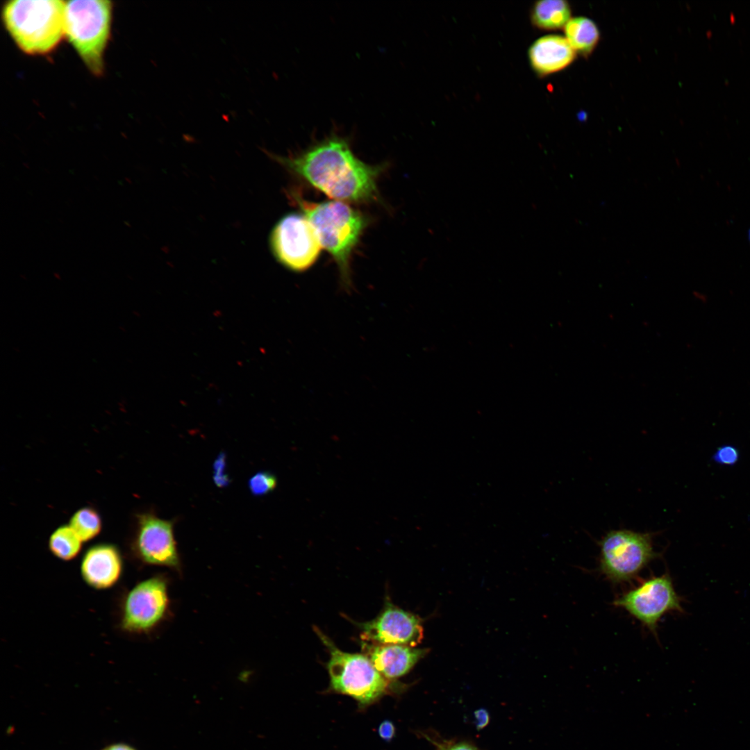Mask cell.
I'll use <instances>...</instances> for the list:
<instances>
[{
	"label": "cell",
	"mask_w": 750,
	"mask_h": 750,
	"mask_svg": "<svg viewBox=\"0 0 750 750\" xmlns=\"http://www.w3.org/2000/svg\"><path fill=\"white\" fill-rule=\"evenodd\" d=\"M476 728L481 729L489 722V714L484 709H479L474 712Z\"/></svg>",
	"instance_id": "obj_24"
},
{
	"label": "cell",
	"mask_w": 750,
	"mask_h": 750,
	"mask_svg": "<svg viewBox=\"0 0 750 750\" xmlns=\"http://www.w3.org/2000/svg\"><path fill=\"white\" fill-rule=\"evenodd\" d=\"M106 750H133V749L132 748L128 747V746H126V745L117 744V745H113V746H111V747H108V749H106Z\"/></svg>",
	"instance_id": "obj_25"
},
{
	"label": "cell",
	"mask_w": 750,
	"mask_h": 750,
	"mask_svg": "<svg viewBox=\"0 0 750 750\" xmlns=\"http://www.w3.org/2000/svg\"><path fill=\"white\" fill-rule=\"evenodd\" d=\"M176 522L160 518L154 511L138 513L131 544L134 556L144 564L180 572L181 561L174 537Z\"/></svg>",
	"instance_id": "obj_9"
},
{
	"label": "cell",
	"mask_w": 750,
	"mask_h": 750,
	"mask_svg": "<svg viewBox=\"0 0 750 750\" xmlns=\"http://www.w3.org/2000/svg\"><path fill=\"white\" fill-rule=\"evenodd\" d=\"M270 156L333 200L367 203L378 199L377 180L384 166L360 160L349 140L337 133H331L297 154Z\"/></svg>",
	"instance_id": "obj_1"
},
{
	"label": "cell",
	"mask_w": 750,
	"mask_h": 750,
	"mask_svg": "<svg viewBox=\"0 0 750 750\" xmlns=\"http://www.w3.org/2000/svg\"><path fill=\"white\" fill-rule=\"evenodd\" d=\"M277 485V479L274 474L267 471H260L253 475L248 481L251 493L260 497L272 492Z\"/></svg>",
	"instance_id": "obj_19"
},
{
	"label": "cell",
	"mask_w": 750,
	"mask_h": 750,
	"mask_svg": "<svg viewBox=\"0 0 750 750\" xmlns=\"http://www.w3.org/2000/svg\"><path fill=\"white\" fill-rule=\"evenodd\" d=\"M324 248L333 257L344 287L351 285L350 260L367 218L348 203L332 200L310 202L294 194Z\"/></svg>",
	"instance_id": "obj_2"
},
{
	"label": "cell",
	"mask_w": 750,
	"mask_h": 750,
	"mask_svg": "<svg viewBox=\"0 0 750 750\" xmlns=\"http://www.w3.org/2000/svg\"><path fill=\"white\" fill-rule=\"evenodd\" d=\"M528 55L531 67L540 76L558 72L569 66L576 58V52L566 38L556 35L536 40L529 47Z\"/></svg>",
	"instance_id": "obj_14"
},
{
	"label": "cell",
	"mask_w": 750,
	"mask_h": 750,
	"mask_svg": "<svg viewBox=\"0 0 750 750\" xmlns=\"http://www.w3.org/2000/svg\"><path fill=\"white\" fill-rule=\"evenodd\" d=\"M378 733L383 740L390 742L395 734L394 725L392 722L385 720L380 724L378 728Z\"/></svg>",
	"instance_id": "obj_23"
},
{
	"label": "cell",
	"mask_w": 750,
	"mask_h": 750,
	"mask_svg": "<svg viewBox=\"0 0 750 750\" xmlns=\"http://www.w3.org/2000/svg\"><path fill=\"white\" fill-rule=\"evenodd\" d=\"M226 454L221 452L213 463V481L218 488H225L230 483L228 476L226 473Z\"/></svg>",
	"instance_id": "obj_21"
},
{
	"label": "cell",
	"mask_w": 750,
	"mask_h": 750,
	"mask_svg": "<svg viewBox=\"0 0 750 750\" xmlns=\"http://www.w3.org/2000/svg\"><path fill=\"white\" fill-rule=\"evenodd\" d=\"M123 560L116 546L99 544L92 546L85 553L81 563V574L83 581L97 590L108 589L115 585L121 577Z\"/></svg>",
	"instance_id": "obj_13"
},
{
	"label": "cell",
	"mask_w": 750,
	"mask_h": 750,
	"mask_svg": "<svg viewBox=\"0 0 750 750\" xmlns=\"http://www.w3.org/2000/svg\"><path fill=\"white\" fill-rule=\"evenodd\" d=\"M683 598L678 594L668 573L652 576L623 592L613 605L626 611L656 635L662 617L672 612H683Z\"/></svg>",
	"instance_id": "obj_7"
},
{
	"label": "cell",
	"mask_w": 750,
	"mask_h": 750,
	"mask_svg": "<svg viewBox=\"0 0 750 750\" xmlns=\"http://www.w3.org/2000/svg\"><path fill=\"white\" fill-rule=\"evenodd\" d=\"M437 750H478L474 746L465 742H444L437 744Z\"/></svg>",
	"instance_id": "obj_22"
},
{
	"label": "cell",
	"mask_w": 750,
	"mask_h": 750,
	"mask_svg": "<svg viewBox=\"0 0 750 750\" xmlns=\"http://www.w3.org/2000/svg\"><path fill=\"white\" fill-rule=\"evenodd\" d=\"M571 8L564 0H542L534 3L531 10L533 24L542 30L553 31L565 28L570 20Z\"/></svg>",
	"instance_id": "obj_15"
},
{
	"label": "cell",
	"mask_w": 750,
	"mask_h": 750,
	"mask_svg": "<svg viewBox=\"0 0 750 750\" xmlns=\"http://www.w3.org/2000/svg\"><path fill=\"white\" fill-rule=\"evenodd\" d=\"M351 622L360 630L361 641L371 644L416 647L424 637L422 619L393 604L389 598L385 599L383 609L373 619Z\"/></svg>",
	"instance_id": "obj_11"
},
{
	"label": "cell",
	"mask_w": 750,
	"mask_h": 750,
	"mask_svg": "<svg viewBox=\"0 0 750 750\" xmlns=\"http://www.w3.org/2000/svg\"><path fill=\"white\" fill-rule=\"evenodd\" d=\"M69 525L82 542H87L99 534L101 530V519L94 508L87 506L74 513Z\"/></svg>",
	"instance_id": "obj_18"
},
{
	"label": "cell",
	"mask_w": 750,
	"mask_h": 750,
	"mask_svg": "<svg viewBox=\"0 0 750 750\" xmlns=\"http://www.w3.org/2000/svg\"><path fill=\"white\" fill-rule=\"evenodd\" d=\"M739 458V450L732 444L720 446L712 456L715 462L723 466H733L738 462Z\"/></svg>",
	"instance_id": "obj_20"
},
{
	"label": "cell",
	"mask_w": 750,
	"mask_h": 750,
	"mask_svg": "<svg viewBox=\"0 0 750 750\" xmlns=\"http://www.w3.org/2000/svg\"><path fill=\"white\" fill-rule=\"evenodd\" d=\"M65 1L12 0L5 3L2 19L15 43L32 56L49 53L65 37Z\"/></svg>",
	"instance_id": "obj_3"
},
{
	"label": "cell",
	"mask_w": 750,
	"mask_h": 750,
	"mask_svg": "<svg viewBox=\"0 0 750 750\" xmlns=\"http://www.w3.org/2000/svg\"><path fill=\"white\" fill-rule=\"evenodd\" d=\"M81 546L82 540L69 525L57 528L49 540L51 552L65 561L74 559L79 553Z\"/></svg>",
	"instance_id": "obj_17"
},
{
	"label": "cell",
	"mask_w": 750,
	"mask_h": 750,
	"mask_svg": "<svg viewBox=\"0 0 750 750\" xmlns=\"http://www.w3.org/2000/svg\"><path fill=\"white\" fill-rule=\"evenodd\" d=\"M169 606L168 583L155 576L135 585L126 594L122 606L121 626L129 633H147L166 617Z\"/></svg>",
	"instance_id": "obj_10"
},
{
	"label": "cell",
	"mask_w": 750,
	"mask_h": 750,
	"mask_svg": "<svg viewBox=\"0 0 750 750\" xmlns=\"http://www.w3.org/2000/svg\"><path fill=\"white\" fill-rule=\"evenodd\" d=\"M360 644L362 653L391 682L408 674L428 652V649L401 644H376L363 641Z\"/></svg>",
	"instance_id": "obj_12"
},
{
	"label": "cell",
	"mask_w": 750,
	"mask_h": 750,
	"mask_svg": "<svg viewBox=\"0 0 750 750\" xmlns=\"http://www.w3.org/2000/svg\"><path fill=\"white\" fill-rule=\"evenodd\" d=\"M653 533L618 528L599 541V569L612 584L631 582L651 562L660 557L653 546Z\"/></svg>",
	"instance_id": "obj_6"
},
{
	"label": "cell",
	"mask_w": 750,
	"mask_h": 750,
	"mask_svg": "<svg viewBox=\"0 0 750 750\" xmlns=\"http://www.w3.org/2000/svg\"><path fill=\"white\" fill-rule=\"evenodd\" d=\"M313 629L329 653L326 667L331 690L348 695L366 707L394 688L395 683L386 679L363 653L343 651L318 627Z\"/></svg>",
	"instance_id": "obj_5"
},
{
	"label": "cell",
	"mask_w": 750,
	"mask_h": 750,
	"mask_svg": "<svg viewBox=\"0 0 750 750\" xmlns=\"http://www.w3.org/2000/svg\"><path fill=\"white\" fill-rule=\"evenodd\" d=\"M112 4L107 0L65 1V37L89 71L104 72V54L110 37Z\"/></svg>",
	"instance_id": "obj_4"
},
{
	"label": "cell",
	"mask_w": 750,
	"mask_h": 750,
	"mask_svg": "<svg viewBox=\"0 0 750 750\" xmlns=\"http://www.w3.org/2000/svg\"><path fill=\"white\" fill-rule=\"evenodd\" d=\"M269 241L276 260L295 272L312 266L322 248L315 230L302 212H291L281 218L272 229Z\"/></svg>",
	"instance_id": "obj_8"
},
{
	"label": "cell",
	"mask_w": 750,
	"mask_h": 750,
	"mask_svg": "<svg viewBox=\"0 0 750 750\" xmlns=\"http://www.w3.org/2000/svg\"><path fill=\"white\" fill-rule=\"evenodd\" d=\"M565 38L572 48L582 56L590 55L599 40L596 24L585 17L570 19L565 26Z\"/></svg>",
	"instance_id": "obj_16"
}]
</instances>
